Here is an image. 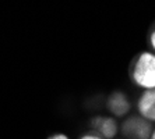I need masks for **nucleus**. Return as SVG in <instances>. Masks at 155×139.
Here are the masks:
<instances>
[{
    "label": "nucleus",
    "instance_id": "f257e3e1",
    "mask_svg": "<svg viewBox=\"0 0 155 139\" xmlns=\"http://www.w3.org/2000/svg\"><path fill=\"white\" fill-rule=\"evenodd\" d=\"M130 79L141 90L155 89V53L141 52L130 65Z\"/></svg>",
    "mask_w": 155,
    "mask_h": 139
},
{
    "label": "nucleus",
    "instance_id": "f03ea898",
    "mask_svg": "<svg viewBox=\"0 0 155 139\" xmlns=\"http://www.w3.org/2000/svg\"><path fill=\"white\" fill-rule=\"evenodd\" d=\"M154 131V124L140 115H129L120 125V134L124 139H150Z\"/></svg>",
    "mask_w": 155,
    "mask_h": 139
},
{
    "label": "nucleus",
    "instance_id": "7ed1b4c3",
    "mask_svg": "<svg viewBox=\"0 0 155 139\" xmlns=\"http://www.w3.org/2000/svg\"><path fill=\"white\" fill-rule=\"evenodd\" d=\"M91 128L94 134L99 135L102 139H116L120 132V125L112 115H95L91 118Z\"/></svg>",
    "mask_w": 155,
    "mask_h": 139
},
{
    "label": "nucleus",
    "instance_id": "20e7f679",
    "mask_svg": "<svg viewBox=\"0 0 155 139\" xmlns=\"http://www.w3.org/2000/svg\"><path fill=\"white\" fill-rule=\"evenodd\" d=\"M106 109L115 118H126L131 111V102L124 92L116 90L106 99Z\"/></svg>",
    "mask_w": 155,
    "mask_h": 139
},
{
    "label": "nucleus",
    "instance_id": "39448f33",
    "mask_svg": "<svg viewBox=\"0 0 155 139\" xmlns=\"http://www.w3.org/2000/svg\"><path fill=\"white\" fill-rule=\"evenodd\" d=\"M136 109L140 117L155 124V89L143 90L137 99Z\"/></svg>",
    "mask_w": 155,
    "mask_h": 139
},
{
    "label": "nucleus",
    "instance_id": "423d86ee",
    "mask_svg": "<svg viewBox=\"0 0 155 139\" xmlns=\"http://www.w3.org/2000/svg\"><path fill=\"white\" fill-rule=\"evenodd\" d=\"M148 43H150V47H151V52L155 53V28L150 32V36H148Z\"/></svg>",
    "mask_w": 155,
    "mask_h": 139
},
{
    "label": "nucleus",
    "instance_id": "0eeeda50",
    "mask_svg": "<svg viewBox=\"0 0 155 139\" xmlns=\"http://www.w3.org/2000/svg\"><path fill=\"white\" fill-rule=\"evenodd\" d=\"M46 139H70V136L66 135V134H63V132H56V134L49 135Z\"/></svg>",
    "mask_w": 155,
    "mask_h": 139
},
{
    "label": "nucleus",
    "instance_id": "6e6552de",
    "mask_svg": "<svg viewBox=\"0 0 155 139\" xmlns=\"http://www.w3.org/2000/svg\"><path fill=\"white\" fill-rule=\"evenodd\" d=\"M78 139H102L99 135H97V134H94V132H90V134H84V135H81Z\"/></svg>",
    "mask_w": 155,
    "mask_h": 139
},
{
    "label": "nucleus",
    "instance_id": "1a4fd4ad",
    "mask_svg": "<svg viewBox=\"0 0 155 139\" xmlns=\"http://www.w3.org/2000/svg\"><path fill=\"white\" fill-rule=\"evenodd\" d=\"M150 139H155V127H154V131H152V134H151V138Z\"/></svg>",
    "mask_w": 155,
    "mask_h": 139
}]
</instances>
